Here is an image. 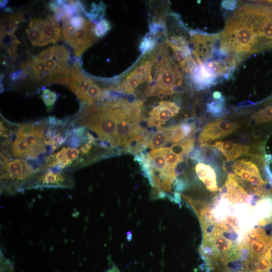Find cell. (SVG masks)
Wrapping results in <instances>:
<instances>
[{
	"label": "cell",
	"mask_w": 272,
	"mask_h": 272,
	"mask_svg": "<svg viewBox=\"0 0 272 272\" xmlns=\"http://www.w3.org/2000/svg\"><path fill=\"white\" fill-rule=\"evenodd\" d=\"M186 157L173 151L170 147L153 149L149 152L135 156L145 176L152 187L155 198L166 197L178 205L179 194L175 192L177 177L185 170Z\"/></svg>",
	"instance_id": "obj_1"
},
{
	"label": "cell",
	"mask_w": 272,
	"mask_h": 272,
	"mask_svg": "<svg viewBox=\"0 0 272 272\" xmlns=\"http://www.w3.org/2000/svg\"><path fill=\"white\" fill-rule=\"evenodd\" d=\"M78 123L89 128L99 139L111 145L116 127L115 108L89 107L84 111Z\"/></svg>",
	"instance_id": "obj_2"
},
{
	"label": "cell",
	"mask_w": 272,
	"mask_h": 272,
	"mask_svg": "<svg viewBox=\"0 0 272 272\" xmlns=\"http://www.w3.org/2000/svg\"><path fill=\"white\" fill-rule=\"evenodd\" d=\"M34 174V170L22 159L4 163L1 167V192L14 194L22 191L25 184Z\"/></svg>",
	"instance_id": "obj_3"
},
{
	"label": "cell",
	"mask_w": 272,
	"mask_h": 272,
	"mask_svg": "<svg viewBox=\"0 0 272 272\" xmlns=\"http://www.w3.org/2000/svg\"><path fill=\"white\" fill-rule=\"evenodd\" d=\"M157 83L149 91V95H170L182 83L181 73L168 56L162 57L157 64Z\"/></svg>",
	"instance_id": "obj_4"
},
{
	"label": "cell",
	"mask_w": 272,
	"mask_h": 272,
	"mask_svg": "<svg viewBox=\"0 0 272 272\" xmlns=\"http://www.w3.org/2000/svg\"><path fill=\"white\" fill-rule=\"evenodd\" d=\"M239 127V123L233 119H216L207 123L202 129L198 137V144L200 147H209L213 141L229 135Z\"/></svg>",
	"instance_id": "obj_5"
},
{
	"label": "cell",
	"mask_w": 272,
	"mask_h": 272,
	"mask_svg": "<svg viewBox=\"0 0 272 272\" xmlns=\"http://www.w3.org/2000/svg\"><path fill=\"white\" fill-rule=\"evenodd\" d=\"M62 34L64 40L74 50L76 56H80L94 42L93 25L88 21L85 26L81 29L75 30L68 20L62 21Z\"/></svg>",
	"instance_id": "obj_6"
},
{
	"label": "cell",
	"mask_w": 272,
	"mask_h": 272,
	"mask_svg": "<svg viewBox=\"0 0 272 272\" xmlns=\"http://www.w3.org/2000/svg\"><path fill=\"white\" fill-rule=\"evenodd\" d=\"M45 123H25L18 129L16 137L23 139L28 144L29 158H35L46 151L44 141Z\"/></svg>",
	"instance_id": "obj_7"
},
{
	"label": "cell",
	"mask_w": 272,
	"mask_h": 272,
	"mask_svg": "<svg viewBox=\"0 0 272 272\" xmlns=\"http://www.w3.org/2000/svg\"><path fill=\"white\" fill-rule=\"evenodd\" d=\"M74 186V181L71 176L50 170L34 174L24 189L44 187L71 188Z\"/></svg>",
	"instance_id": "obj_8"
},
{
	"label": "cell",
	"mask_w": 272,
	"mask_h": 272,
	"mask_svg": "<svg viewBox=\"0 0 272 272\" xmlns=\"http://www.w3.org/2000/svg\"><path fill=\"white\" fill-rule=\"evenodd\" d=\"M194 44L193 53L198 64L211 60L218 49L219 34L195 33L191 37Z\"/></svg>",
	"instance_id": "obj_9"
},
{
	"label": "cell",
	"mask_w": 272,
	"mask_h": 272,
	"mask_svg": "<svg viewBox=\"0 0 272 272\" xmlns=\"http://www.w3.org/2000/svg\"><path fill=\"white\" fill-rule=\"evenodd\" d=\"M179 111V107L176 103L168 101H161L150 112L148 125L151 127H162V125L176 115Z\"/></svg>",
	"instance_id": "obj_10"
},
{
	"label": "cell",
	"mask_w": 272,
	"mask_h": 272,
	"mask_svg": "<svg viewBox=\"0 0 272 272\" xmlns=\"http://www.w3.org/2000/svg\"><path fill=\"white\" fill-rule=\"evenodd\" d=\"M209 147L220 151L225 157V162L234 161L242 156L250 155V147L230 140L218 141Z\"/></svg>",
	"instance_id": "obj_11"
},
{
	"label": "cell",
	"mask_w": 272,
	"mask_h": 272,
	"mask_svg": "<svg viewBox=\"0 0 272 272\" xmlns=\"http://www.w3.org/2000/svg\"><path fill=\"white\" fill-rule=\"evenodd\" d=\"M94 82L81 70L78 61L72 68L70 89L83 102L86 94Z\"/></svg>",
	"instance_id": "obj_12"
},
{
	"label": "cell",
	"mask_w": 272,
	"mask_h": 272,
	"mask_svg": "<svg viewBox=\"0 0 272 272\" xmlns=\"http://www.w3.org/2000/svg\"><path fill=\"white\" fill-rule=\"evenodd\" d=\"M195 170L197 177L204 183L208 190L216 192L219 190L216 173L210 165L199 162L196 164Z\"/></svg>",
	"instance_id": "obj_13"
},
{
	"label": "cell",
	"mask_w": 272,
	"mask_h": 272,
	"mask_svg": "<svg viewBox=\"0 0 272 272\" xmlns=\"http://www.w3.org/2000/svg\"><path fill=\"white\" fill-rule=\"evenodd\" d=\"M60 30L57 22L52 16L48 15L46 19L43 20L40 31L47 45L61 39Z\"/></svg>",
	"instance_id": "obj_14"
},
{
	"label": "cell",
	"mask_w": 272,
	"mask_h": 272,
	"mask_svg": "<svg viewBox=\"0 0 272 272\" xmlns=\"http://www.w3.org/2000/svg\"><path fill=\"white\" fill-rule=\"evenodd\" d=\"M43 20L41 18L31 19L29 27L26 29L29 40L35 46H43L46 44L41 33Z\"/></svg>",
	"instance_id": "obj_15"
},
{
	"label": "cell",
	"mask_w": 272,
	"mask_h": 272,
	"mask_svg": "<svg viewBox=\"0 0 272 272\" xmlns=\"http://www.w3.org/2000/svg\"><path fill=\"white\" fill-rule=\"evenodd\" d=\"M168 144H170L169 127H162L150 135L147 143V148H159Z\"/></svg>",
	"instance_id": "obj_16"
},
{
	"label": "cell",
	"mask_w": 272,
	"mask_h": 272,
	"mask_svg": "<svg viewBox=\"0 0 272 272\" xmlns=\"http://www.w3.org/2000/svg\"><path fill=\"white\" fill-rule=\"evenodd\" d=\"M49 56L57 63L67 65L70 56L69 51L63 46L55 45L48 47Z\"/></svg>",
	"instance_id": "obj_17"
},
{
	"label": "cell",
	"mask_w": 272,
	"mask_h": 272,
	"mask_svg": "<svg viewBox=\"0 0 272 272\" xmlns=\"http://www.w3.org/2000/svg\"><path fill=\"white\" fill-rule=\"evenodd\" d=\"M19 23L15 14L4 15L1 20V35L14 34Z\"/></svg>",
	"instance_id": "obj_18"
},
{
	"label": "cell",
	"mask_w": 272,
	"mask_h": 272,
	"mask_svg": "<svg viewBox=\"0 0 272 272\" xmlns=\"http://www.w3.org/2000/svg\"><path fill=\"white\" fill-rule=\"evenodd\" d=\"M14 158H29V148L27 143L22 139L16 138L11 149Z\"/></svg>",
	"instance_id": "obj_19"
},
{
	"label": "cell",
	"mask_w": 272,
	"mask_h": 272,
	"mask_svg": "<svg viewBox=\"0 0 272 272\" xmlns=\"http://www.w3.org/2000/svg\"><path fill=\"white\" fill-rule=\"evenodd\" d=\"M225 99L223 96L213 100L207 104V111L215 116H220L225 110Z\"/></svg>",
	"instance_id": "obj_20"
},
{
	"label": "cell",
	"mask_w": 272,
	"mask_h": 272,
	"mask_svg": "<svg viewBox=\"0 0 272 272\" xmlns=\"http://www.w3.org/2000/svg\"><path fill=\"white\" fill-rule=\"evenodd\" d=\"M57 97V95L54 92L47 89L42 91L41 96L43 102L48 107H51L53 106Z\"/></svg>",
	"instance_id": "obj_21"
},
{
	"label": "cell",
	"mask_w": 272,
	"mask_h": 272,
	"mask_svg": "<svg viewBox=\"0 0 272 272\" xmlns=\"http://www.w3.org/2000/svg\"><path fill=\"white\" fill-rule=\"evenodd\" d=\"M19 43V41L14 34L1 35V45L5 48Z\"/></svg>",
	"instance_id": "obj_22"
},
{
	"label": "cell",
	"mask_w": 272,
	"mask_h": 272,
	"mask_svg": "<svg viewBox=\"0 0 272 272\" xmlns=\"http://www.w3.org/2000/svg\"><path fill=\"white\" fill-rule=\"evenodd\" d=\"M110 28L109 23L106 20H102L95 26L94 33L98 37H101L107 33Z\"/></svg>",
	"instance_id": "obj_23"
},
{
	"label": "cell",
	"mask_w": 272,
	"mask_h": 272,
	"mask_svg": "<svg viewBox=\"0 0 272 272\" xmlns=\"http://www.w3.org/2000/svg\"><path fill=\"white\" fill-rule=\"evenodd\" d=\"M69 24L75 30H79L83 28L88 21L81 16H75L67 20Z\"/></svg>",
	"instance_id": "obj_24"
},
{
	"label": "cell",
	"mask_w": 272,
	"mask_h": 272,
	"mask_svg": "<svg viewBox=\"0 0 272 272\" xmlns=\"http://www.w3.org/2000/svg\"><path fill=\"white\" fill-rule=\"evenodd\" d=\"M1 272H14L12 262L4 255L1 250Z\"/></svg>",
	"instance_id": "obj_25"
},
{
	"label": "cell",
	"mask_w": 272,
	"mask_h": 272,
	"mask_svg": "<svg viewBox=\"0 0 272 272\" xmlns=\"http://www.w3.org/2000/svg\"><path fill=\"white\" fill-rule=\"evenodd\" d=\"M154 41L151 37L144 38L141 44V48L143 51L150 49L154 46Z\"/></svg>",
	"instance_id": "obj_26"
},
{
	"label": "cell",
	"mask_w": 272,
	"mask_h": 272,
	"mask_svg": "<svg viewBox=\"0 0 272 272\" xmlns=\"http://www.w3.org/2000/svg\"><path fill=\"white\" fill-rule=\"evenodd\" d=\"M221 5L226 10H233L237 8V2L235 1H224Z\"/></svg>",
	"instance_id": "obj_27"
},
{
	"label": "cell",
	"mask_w": 272,
	"mask_h": 272,
	"mask_svg": "<svg viewBox=\"0 0 272 272\" xmlns=\"http://www.w3.org/2000/svg\"><path fill=\"white\" fill-rule=\"evenodd\" d=\"M26 75V74L23 70H20L13 72L9 75V77L12 81H16L25 78Z\"/></svg>",
	"instance_id": "obj_28"
},
{
	"label": "cell",
	"mask_w": 272,
	"mask_h": 272,
	"mask_svg": "<svg viewBox=\"0 0 272 272\" xmlns=\"http://www.w3.org/2000/svg\"><path fill=\"white\" fill-rule=\"evenodd\" d=\"M105 272H121L116 266L113 265Z\"/></svg>",
	"instance_id": "obj_29"
},
{
	"label": "cell",
	"mask_w": 272,
	"mask_h": 272,
	"mask_svg": "<svg viewBox=\"0 0 272 272\" xmlns=\"http://www.w3.org/2000/svg\"><path fill=\"white\" fill-rule=\"evenodd\" d=\"M8 1H1V7L4 8L6 6V4Z\"/></svg>",
	"instance_id": "obj_30"
}]
</instances>
